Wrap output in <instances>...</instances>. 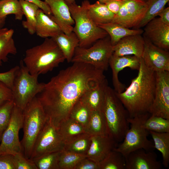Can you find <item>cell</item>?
<instances>
[{"instance_id":"cell-1","label":"cell","mask_w":169,"mask_h":169,"mask_svg":"<svg viewBox=\"0 0 169 169\" xmlns=\"http://www.w3.org/2000/svg\"><path fill=\"white\" fill-rule=\"evenodd\" d=\"M73 63L45 83L37 97L48 120L57 128L69 118L73 106L84 93L106 78L104 71L90 64Z\"/></svg>"},{"instance_id":"cell-2","label":"cell","mask_w":169,"mask_h":169,"mask_svg":"<svg viewBox=\"0 0 169 169\" xmlns=\"http://www.w3.org/2000/svg\"><path fill=\"white\" fill-rule=\"evenodd\" d=\"M138 71L137 76L125 90L117 93L130 118L150 113L154 97L155 72L146 66L141 58Z\"/></svg>"},{"instance_id":"cell-3","label":"cell","mask_w":169,"mask_h":169,"mask_svg":"<svg viewBox=\"0 0 169 169\" xmlns=\"http://www.w3.org/2000/svg\"><path fill=\"white\" fill-rule=\"evenodd\" d=\"M65 60L53 38H45L40 44L27 49L22 60L31 74H44L51 71Z\"/></svg>"},{"instance_id":"cell-4","label":"cell","mask_w":169,"mask_h":169,"mask_svg":"<svg viewBox=\"0 0 169 169\" xmlns=\"http://www.w3.org/2000/svg\"><path fill=\"white\" fill-rule=\"evenodd\" d=\"M102 111L106 120L108 135L117 143L121 142L129 128V115L117 92L108 85Z\"/></svg>"},{"instance_id":"cell-5","label":"cell","mask_w":169,"mask_h":169,"mask_svg":"<svg viewBox=\"0 0 169 169\" xmlns=\"http://www.w3.org/2000/svg\"><path fill=\"white\" fill-rule=\"evenodd\" d=\"M23 113V135L21 143L24 155L30 159L35 141L48 119L37 96L27 105Z\"/></svg>"},{"instance_id":"cell-6","label":"cell","mask_w":169,"mask_h":169,"mask_svg":"<svg viewBox=\"0 0 169 169\" xmlns=\"http://www.w3.org/2000/svg\"><path fill=\"white\" fill-rule=\"evenodd\" d=\"M67 4L74 21L75 26L73 27V31L79 38V46L89 47L97 40L108 35L105 30L95 24L88 16L85 0L82 2L81 6L77 5L75 2Z\"/></svg>"},{"instance_id":"cell-7","label":"cell","mask_w":169,"mask_h":169,"mask_svg":"<svg viewBox=\"0 0 169 169\" xmlns=\"http://www.w3.org/2000/svg\"><path fill=\"white\" fill-rule=\"evenodd\" d=\"M151 114L149 113L128 119L130 127L123 141L113 150L121 152L125 157L136 150L143 149L146 151L155 149L153 142L148 139L149 134L144 124Z\"/></svg>"},{"instance_id":"cell-8","label":"cell","mask_w":169,"mask_h":169,"mask_svg":"<svg viewBox=\"0 0 169 169\" xmlns=\"http://www.w3.org/2000/svg\"><path fill=\"white\" fill-rule=\"evenodd\" d=\"M19 66L11 90L15 105L23 110L37 95L42 92L45 83L38 82V75L29 73L22 60Z\"/></svg>"},{"instance_id":"cell-9","label":"cell","mask_w":169,"mask_h":169,"mask_svg":"<svg viewBox=\"0 0 169 169\" xmlns=\"http://www.w3.org/2000/svg\"><path fill=\"white\" fill-rule=\"evenodd\" d=\"M113 53L110 36L100 39L88 48L77 47L71 62L90 64L104 71L107 70L109 61Z\"/></svg>"},{"instance_id":"cell-10","label":"cell","mask_w":169,"mask_h":169,"mask_svg":"<svg viewBox=\"0 0 169 169\" xmlns=\"http://www.w3.org/2000/svg\"><path fill=\"white\" fill-rule=\"evenodd\" d=\"M23 111L15 105L9 123L2 135L0 144V155L9 154L14 155L23 153L19 137V131L23 127Z\"/></svg>"},{"instance_id":"cell-11","label":"cell","mask_w":169,"mask_h":169,"mask_svg":"<svg viewBox=\"0 0 169 169\" xmlns=\"http://www.w3.org/2000/svg\"><path fill=\"white\" fill-rule=\"evenodd\" d=\"M64 146L58 129L48 120L35 141L30 159L33 160L46 153L61 151Z\"/></svg>"},{"instance_id":"cell-12","label":"cell","mask_w":169,"mask_h":169,"mask_svg":"<svg viewBox=\"0 0 169 169\" xmlns=\"http://www.w3.org/2000/svg\"><path fill=\"white\" fill-rule=\"evenodd\" d=\"M147 9L146 2L142 0H124L118 13L111 22L124 27L134 29L144 18Z\"/></svg>"},{"instance_id":"cell-13","label":"cell","mask_w":169,"mask_h":169,"mask_svg":"<svg viewBox=\"0 0 169 169\" xmlns=\"http://www.w3.org/2000/svg\"><path fill=\"white\" fill-rule=\"evenodd\" d=\"M154 97L150 113L169 120V71L155 72Z\"/></svg>"},{"instance_id":"cell-14","label":"cell","mask_w":169,"mask_h":169,"mask_svg":"<svg viewBox=\"0 0 169 169\" xmlns=\"http://www.w3.org/2000/svg\"><path fill=\"white\" fill-rule=\"evenodd\" d=\"M144 38V47L141 58L146 66L155 72L169 71L168 51L157 47Z\"/></svg>"},{"instance_id":"cell-15","label":"cell","mask_w":169,"mask_h":169,"mask_svg":"<svg viewBox=\"0 0 169 169\" xmlns=\"http://www.w3.org/2000/svg\"><path fill=\"white\" fill-rule=\"evenodd\" d=\"M143 37L153 44L163 49H169V25L159 17L154 18L144 27Z\"/></svg>"},{"instance_id":"cell-16","label":"cell","mask_w":169,"mask_h":169,"mask_svg":"<svg viewBox=\"0 0 169 169\" xmlns=\"http://www.w3.org/2000/svg\"><path fill=\"white\" fill-rule=\"evenodd\" d=\"M125 158V169H161L162 167L153 151L138 149L131 152Z\"/></svg>"},{"instance_id":"cell-17","label":"cell","mask_w":169,"mask_h":169,"mask_svg":"<svg viewBox=\"0 0 169 169\" xmlns=\"http://www.w3.org/2000/svg\"><path fill=\"white\" fill-rule=\"evenodd\" d=\"M49 7L51 15L49 16L59 26L64 33L69 35L73 31L74 21L68 6L64 0H44Z\"/></svg>"},{"instance_id":"cell-18","label":"cell","mask_w":169,"mask_h":169,"mask_svg":"<svg viewBox=\"0 0 169 169\" xmlns=\"http://www.w3.org/2000/svg\"><path fill=\"white\" fill-rule=\"evenodd\" d=\"M141 58L134 55L116 56L112 55L109 61L112 71V80L114 90L117 93L124 91L125 84L122 83L118 79V74L122 69L126 67L132 70H138L140 65Z\"/></svg>"},{"instance_id":"cell-19","label":"cell","mask_w":169,"mask_h":169,"mask_svg":"<svg viewBox=\"0 0 169 169\" xmlns=\"http://www.w3.org/2000/svg\"><path fill=\"white\" fill-rule=\"evenodd\" d=\"M145 45V40L142 34L125 36L113 46V55L116 56L133 55L141 58Z\"/></svg>"},{"instance_id":"cell-20","label":"cell","mask_w":169,"mask_h":169,"mask_svg":"<svg viewBox=\"0 0 169 169\" xmlns=\"http://www.w3.org/2000/svg\"><path fill=\"white\" fill-rule=\"evenodd\" d=\"M117 143L109 135L91 136V143L87 157L99 162L112 150Z\"/></svg>"},{"instance_id":"cell-21","label":"cell","mask_w":169,"mask_h":169,"mask_svg":"<svg viewBox=\"0 0 169 169\" xmlns=\"http://www.w3.org/2000/svg\"><path fill=\"white\" fill-rule=\"evenodd\" d=\"M108 85L105 78L97 85L85 91L79 100L91 111H102L105 90Z\"/></svg>"},{"instance_id":"cell-22","label":"cell","mask_w":169,"mask_h":169,"mask_svg":"<svg viewBox=\"0 0 169 169\" xmlns=\"http://www.w3.org/2000/svg\"><path fill=\"white\" fill-rule=\"evenodd\" d=\"M58 25L49 15L39 9L36 16L35 33L42 38H54L62 33Z\"/></svg>"},{"instance_id":"cell-23","label":"cell","mask_w":169,"mask_h":169,"mask_svg":"<svg viewBox=\"0 0 169 169\" xmlns=\"http://www.w3.org/2000/svg\"><path fill=\"white\" fill-rule=\"evenodd\" d=\"M85 3L88 15L97 25L112 22L115 14L108 8L105 3L97 1L90 4L88 0H85Z\"/></svg>"},{"instance_id":"cell-24","label":"cell","mask_w":169,"mask_h":169,"mask_svg":"<svg viewBox=\"0 0 169 169\" xmlns=\"http://www.w3.org/2000/svg\"><path fill=\"white\" fill-rule=\"evenodd\" d=\"M63 53L68 62H71L76 48L79 46V40L73 31L69 35L62 32L53 38Z\"/></svg>"},{"instance_id":"cell-25","label":"cell","mask_w":169,"mask_h":169,"mask_svg":"<svg viewBox=\"0 0 169 169\" xmlns=\"http://www.w3.org/2000/svg\"><path fill=\"white\" fill-rule=\"evenodd\" d=\"M14 33L12 29H0V66L7 61L9 54L16 55L17 49L13 38Z\"/></svg>"},{"instance_id":"cell-26","label":"cell","mask_w":169,"mask_h":169,"mask_svg":"<svg viewBox=\"0 0 169 169\" xmlns=\"http://www.w3.org/2000/svg\"><path fill=\"white\" fill-rule=\"evenodd\" d=\"M98 26L105 30L110 38L113 46L116 45L122 38L130 35L142 34L143 30L140 29H130L112 22L101 24Z\"/></svg>"},{"instance_id":"cell-27","label":"cell","mask_w":169,"mask_h":169,"mask_svg":"<svg viewBox=\"0 0 169 169\" xmlns=\"http://www.w3.org/2000/svg\"><path fill=\"white\" fill-rule=\"evenodd\" d=\"M85 131L91 136L108 135L106 120L102 111H91Z\"/></svg>"},{"instance_id":"cell-28","label":"cell","mask_w":169,"mask_h":169,"mask_svg":"<svg viewBox=\"0 0 169 169\" xmlns=\"http://www.w3.org/2000/svg\"><path fill=\"white\" fill-rule=\"evenodd\" d=\"M58 129L65 143L77 136L86 132L82 125L70 118L62 122Z\"/></svg>"},{"instance_id":"cell-29","label":"cell","mask_w":169,"mask_h":169,"mask_svg":"<svg viewBox=\"0 0 169 169\" xmlns=\"http://www.w3.org/2000/svg\"><path fill=\"white\" fill-rule=\"evenodd\" d=\"M23 14L26 19L22 22L23 26L30 35L35 33L36 16L39 8L36 5L25 0H19Z\"/></svg>"},{"instance_id":"cell-30","label":"cell","mask_w":169,"mask_h":169,"mask_svg":"<svg viewBox=\"0 0 169 169\" xmlns=\"http://www.w3.org/2000/svg\"><path fill=\"white\" fill-rule=\"evenodd\" d=\"M91 136L86 132L81 134L65 143L64 149L77 154L86 155L91 143Z\"/></svg>"},{"instance_id":"cell-31","label":"cell","mask_w":169,"mask_h":169,"mask_svg":"<svg viewBox=\"0 0 169 169\" xmlns=\"http://www.w3.org/2000/svg\"><path fill=\"white\" fill-rule=\"evenodd\" d=\"M153 141L155 149L161 153L162 164L165 167L169 164V132L159 133L149 131Z\"/></svg>"},{"instance_id":"cell-32","label":"cell","mask_w":169,"mask_h":169,"mask_svg":"<svg viewBox=\"0 0 169 169\" xmlns=\"http://www.w3.org/2000/svg\"><path fill=\"white\" fill-rule=\"evenodd\" d=\"M169 0H147L146 2L147 9L139 24L134 29L144 27L150 21L156 17L164 8Z\"/></svg>"},{"instance_id":"cell-33","label":"cell","mask_w":169,"mask_h":169,"mask_svg":"<svg viewBox=\"0 0 169 169\" xmlns=\"http://www.w3.org/2000/svg\"><path fill=\"white\" fill-rule=\"evenodd\" d=\"M99 163L100 169H125V156L121 152L114 150Z\"/></svg>"},{"instance_id":"cell-34","label":"cell","mask_w":169,"mask_h":169,"mask_svg":"<svg viewBox=\"0 0 169 169\" xmlns=\"http://www.w3.org/2000/svg\"><path fill=\"white\" fill-rule=\"evenodd\" d=\"M91 112L90 108L79 99L73 106L69 118L81 124L85 130Z\"/></svg>"},{"instance_id":"cell-35","label":"cell","mask_w":169,"mask_h":169,"mask_svg":"<svg viewBox=\"0 0 169 169\" xmlns=\"http://www.w3.org/2000/svg\"><path fill=\"white\" fill-rule=\"evenodd\" d=\"M14 14L15 19L21 20L24 15L19 0H0V18Z\"/></svg>"},{"instance_id":"cell-36","label":"cell","mask_w":169,"mask_h":169,"mask_svg":"<svg viewBox=\"0 0 169 169\" xmlns=\"http://www.w3.org/2000/svg\"><path fill=\"white\" fill-rule=\"evenodd\" d=\"M61 151L46 153L32 160L38 169H59Z\"/></svg>"},{"instance_id":"cell-37","label":"cell","mask_w":169,"mask_h":169,"mask_svg":"<svg viewBox=\"0 0 169 169\" xmlns=\"http://www.w3.org/2000/svg\"><path fill=\"white\" fill-rule=\"evenodd\" d=\"M144 126L148 131L169 132V120L151 115L146 120Z\"/></svg>"},{"instance_id":"cell-38","label":"cell","mask_w":169,"mask_h":169,"mask_svg":"<svg viewBox=\"0 0 169 169\" xmlns=\"http://www.w3.org/2000/svg\"><path fill=\"white\" fill-rule=\"evenodd\" d=\"M86 155H81L63 150L59 160V169H74L77 164Z\"/></svg>"},{"instance_id":"cell-39","label":"cell","mask_w":169,"mask_h":169,"mask_svg":"<svg viewBox=\"0 0 169 169\" xmlns=\"http://www.w3.org/2000/svg\"><path fill=\"white\" fill-rule=\"evenodd\" d=\"M15 105L13 100H12L0 105V142L4 131L9 123Z\"/></svg>"},{"instance_id":"cell-40","label":"cell","mask_w":169,"mask_h":169,"mask_svg":"<svg viewBox=\"0 0 169 169\" xmlns=\"http://www.w3.org/2000/svg\"><path fill=\"white\" fill-rule=\"evenodd\" d=\"M15 169H38L33 161L26 158L23 153L13 155Z\"/></svg>"},{"instance_id":"cell-41","label":"cell","mask_w":169,"mask_h":169,"mask_svg":"<svg viewBox=\"0 0 169 169\" xmlns=\"http://www.w3.org/2000/svg\"><path fill=\"white\" fill-rule=\"evenodd\" d=\"M19 68V66L17 65L8 71L0 73V81L4 83L12 89L15 77Z\"/></svg>"},{"instance_id":"cell-42","label":"cell","mask_w":169,"mask_h":169,"mask_svg":"<svg viewBox=\"0 0 169 169\" xmlns=\"http://www.w3.org/2000/svg\"><path fill=\"white\" fill-rule=\"evenodd\" d=\"M12 100H13V96L12 90L0 81V105Z\"/></svg>"},{"instance_id":"cell-43","label":"cell","mask_w":169,"mask_h":169,"mask_svg":"<svg viewBox=\"0 0 169 169\" xmlns=\"http://www.w3.org/2000/svg\"><path fill=\"white\" fill-rule=\"evenodd\" d=\"M74 169H100L99 163L86 157L82 159Z\"/></svg>"},{"instance_id":"cell-44","label":"cell","mask_w":169,"mask_h":169,"mask_svg":"<svg viewBox=\"0 0 169 169\" xmlns=\"http://www.w3.org/2000/svg\"><path fill=\"white\" fill-rule=\"evenodd\" d=\"M0 169H15L13 155L9 154L0 155Z\"/></svg>"},{"instance_id":"cell-45","label":"cell","mask_w":169,"mask_h":169,"mask_svg":"<svg viewBox=\"0 0 169 169\" xmlns=\"http://www.w3.org/2000/svg\"><path fill=\"white\" fill-rule=\"evenodd\" d=\"M124 1V0H108L105 4L111 12L116 14L119 12Z\"/></svg>"},{"instance_id":"cell-46","label":"cell","mask_w":169,"mask_h":169,"mask_svg":"<svg viewBox=\"0 0 169 169\" xmlns=\"http://www.w3.org/2000/svg\"><path fill=\"white\" fill-rule=\"evenodd\" d=\"M25 0L35 4L48 15L49 16L51 15L50 8L44 1H43L41 0Z\"/></svg>"},{"instance_id":"cell-47","label":"cell","mask_w":169,"mask_h":169,"mask_svg":"<svg viewBox=\"0 0 169 169\" xmlns=\"http://www.w3.org/2000/svg\"><path fill=\"white\" fill-rule=\"evenodd\" d=\"M161 21L164 23L169 25V7L164 8L158 14Z\"/></svg>"},{"instance_id":"cell-48","label":"cell","mask_w":169,"mask_h":169,"mask_svg":"<svg viewBox=\"0 0 169 169\" xmlns=\"http://www.w3.org/2000/svg\"><path fill=\"white\" fill-rule=\"evenodd\" d=\"M67 4L75 2V0H64ZM108 0H98V1L105 3Z\"/></svg>"},{"instance_id":"cell-49","label":"cell","mask_w":169,"mask_h":169,"mask_svg":"<svg viewBox=\"0 0 169 169\" xmlns=\"http://www.w3.org/2000/svg\"><path fill=\"white\" fill-rule=\"evenodd\" d=\"M6 18H0V29L3 28L5 23Z\"/></svg>"},{"instance_id":"cell-50","label":"cell","mask_w":169,"mask_h":169,"mask_svg":"<svg viewBox=\"0 0 169 169\" xmlns=\"http://www.w3.org/2000/svg\"><path fill=\"white\" fill-rule=\"evenodd\" d=\"M145 2H146L147 0H142Z\"/></svg>"}]
</instances>
